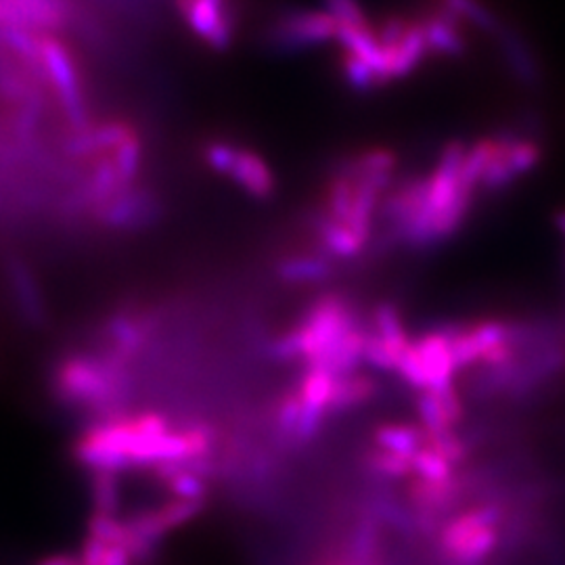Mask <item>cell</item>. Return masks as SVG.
<instances>
[{"label":"cell","mask_w":565,"mask_h":565,"mask_svg":"<svg viewBox=\"0 0 565 565\" xmlns=\"http://www.w3.org/2000/svg\"><path fill=\"white\" fill-rule=\"evenodd\" d=\"M42 67L44 78L51 82L57 93L61 109L67 121L76 128V132L86 130L88 126V107L82 90L81 72L74 61V55L63 42L53 34L41 36Z\"/></svg>","instance_id":"6da1fadb"},{"label":"cell","mask_w":565,"mask_h":565,"mask_svg":"<svg viewBox=\"0 0 565 565\" xmlns=\"http://www.w3.org/2000/svg\"><path fill=\"white\" fill-rule=\"evenodd\" d=\"M335 34L338 21L327 11H294L282 15L281 20L270 28L268 41L279 51L298 53L303 49L335 41Z\"/></svg>","instance_id":"7a4b0ae2"},{"label":"cell","mask_w":565,"mask_h":565,"mask_svg":"<svg viewBox=\"0 0 565 565\" xmlns=\"http://www.w3.org/2000/svg\"><path fill=\"white\" fill-rule=\"evenodd\" d=\"M189 30L212 51L224 53L235 41V21L228 0H177Z\"/></svg>","instance_id":"3957f363"},{"label":"cell","mask_w":565,"mask_h":565,"mask_svg":"<svg viewBox=\"0 0 565 565\" xmlns=\"http://www.w3.org/2000/svg\"><path fill=\"white\" fill-rule=\"evenodd\" d=\"M95 212L105 226L126 231V228H139L149 224V221L158 214V203L147 191L132 186L99 205Z\"/></svg>","instance_id":"277c9868"},{"label":"cell","mask_w":565,"mask_h":565,"mask_svg":"<svg viewBox=\"0 0 565 565\" xmlns=\"http://www.w3.org/2000/svg\"><path fill=\"white\" fill-rule=\"evenodd\" d=\"M228 179L235 182L243 193L260 202L270 200L277 189L270 166L264 162V158H260L256 151H249V149H239L237 160L228 172Z\"/></svg>","instance_id":"5b68a950"},{"label":"cell","mask_w":565,"mask_h":565,"mask_svg":"<svg viewBox=\"0 0 565 565\" xmlns=\"http://www.w3.org/2000/svg\"><path fill=\"white\" fill-rule=\"evenodd\" d=\"M7 270H9V281L13 287L21 315L32 324L44 323L46 310H44L41 287L36 282L32 268L20 258H11L7 264Z\"/></svg>","instance_id":"8992f818"},{"label":"cell","mask_w":565,"mask_h":565,"mask_svg":"<svg viewBox=\"0 0 565 565\" xmlns=\"http://www.w3.org/2000/svg\"><path fill=\"white\" fill-rule=\"evenodd\" d=\"M333 275V264L324 254H294L277 264V277L289 285L323 282Z\"/></svg>","instance_id":"52a82bcc"},{"label":"cell","mask_w":565,"mask_h":565,"mask_svg":"<svg viewBox=\"0 0 565 565\" xmlns=\"http://www.w3.org/2000/svg\"><path fill=\"white\" fill-rule=\"evenodd\" d=\"M111 160L116 163L118 177H120L124 189H132L141 172L142 163V141L137 130H132L124 141L109 153Z\"/></svg>","instance_id":"ba28073f"},{"label":"cell","mask_w":565,"mask_h":565,"mask_svg":"<svg viewBox=\"0 0 565 565\" xmlns=\"http://www.w3.org/2000/svg\"><path fill=\"white\" fill-rule=\"evenodd\" d=\"M242 147H235L233 142L212 141L205 145L203 149V162L207 163L210 170H214L216 174L228 177L233 163L237 160Z\"/></svg>","instance_id":"9c48e42d"},{"label":"cell","mask_w":565,"mask_h":565,"mask_svg":"<svg viewBox=\"0 0 565 565\" xmlns=\"http://www.w3.org/2000/svg\"><path fill=\"white\" fill-rule=\"evenodd\" d=\"M324 11L338 21V25H366L359 0H324Z\"/></svg>","instance_id":"30bf717a"}]
</instances>
